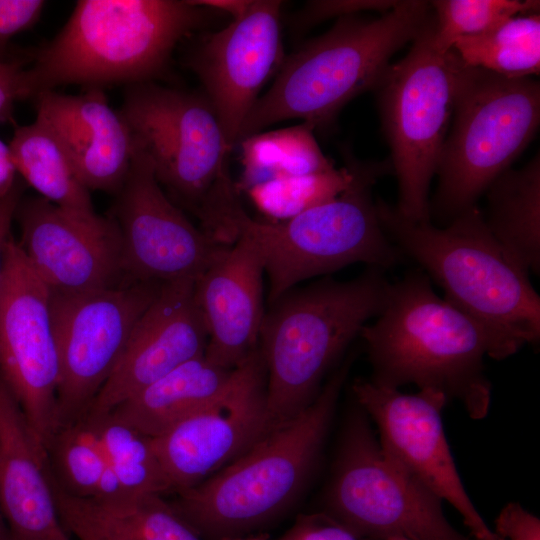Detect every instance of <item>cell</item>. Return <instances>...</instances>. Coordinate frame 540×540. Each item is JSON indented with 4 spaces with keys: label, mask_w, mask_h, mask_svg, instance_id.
Wrapping results in <instances>:
<instances>
[{
    "label": "cell",
    "mask_w": 540,
    "mask_h": 540,
    "mask_svg": "<svg viewBox=\"0 0 540 540\" xmlns=\"http://www.w3.org/2000/svg\"><path fill=\"white\" fill-rule=\"evenodd\" d=\"M36 118L66 150L81 183L89 191L117 194L132 162L134 145L120 111L101 88L79 95L46 91L35 97Z\"/></svg>",
    "instance_id": "obj_21"
},
{
    "label": "cell",
    "mask_w": 540,
    "mask_h": 540,
    "mask_svg": "<svg viewBox=\"0 0 540 540\" xmlns=\"http://www.w3.org/2000/svg\"><path fill=\"white\" fill-rule=\"evenodd\" d=\"M0 540H10L9 531L0 510Z\"/></svg>",
    "instance_id": "obj_41"
},
{
    "label": "cell",
    "mask_w": 540,
    "mask_h": 540,
    "mask_svg": "<svg viewBox=\"0 0 540 540\" xmlns=\"http://www.w3.org/2000/svg\"><path fill=\"white\" fill-rule=\"evenodd\" d=\"M360 336L374 383L436 390L457 400L472 419L487 416L491 384L483 360L504 359L500 346L482 324L440 298L423 270L390 285L376 321Z\"/></svg>",
    "instance_id": "obj_1"
},
{
    "label": "cell",
    "mask_w": 540,
    "mask_h": 540,
    "mask_svg": "<svg viewBox=\"0 0 540 540\" xmlns=\"http://www.w3.org/2000/svg\"><path fill=\"white\" fill-rule=\"evenodd\" d=\"M464 65L507 78L540 71V15H517L480 34L457 39L451 48Z\"/></svg>",
    "instance_id": "obj_29"
},
{
    "label": "cell",
    "mask_w": 540,
    "mask_h": 540,
    "mask_svg": "<svg viewBox=\"0 0 540 540\" xmlns=\"http://www.w3.org/2000/svg\"><path fill=\"white\" fill-rule=\"evenodd\" d=\"M264 273L257 245L240 234L195 280V300L208 335L204 355L212 363L235 369L258 346Z\"/></svg>",
    "instance_id": "obj_20"
},
{
    "label": "cell",
    "mask_w": 540,
    "mask_h": 540,
    "mask_svg": "<svg viewBox=\"0 0 540 540\" xmlns=\"http://www.w3.org/2000/svg\"><path fill=\"white\" fill-rule=\"evenodd\" d=\"M432 38L440 52L451 50L464 36L492 29L517 15L538 13L536 0H436L430 2Z\"/></svg>",
    "instance_id": "obj_32"
},
{
    "label": "cell",
    "mask_w": 540,
    "mask_h": 540,
    "mask_svg": "<svg viewBox=\"0 0 540 540\" xmlns=\"http://www.w3.org/2000/svg\"><path fill=\"white\" fill-rule=\"evenodd\" d=\"M194 5L208 10L229 14L233 20L238 19L249 9L252 0H190Z\"/></svg>",
    "instance_id": "obj_40"
},
{
    "label": "cell",
    "mask_w": 540,
    "mask_h": 540,
    "mask_svg": "<svg viewBox=\"0 0 540 540\" xmlns=\"http://www.w3.org/2000/svg\"><path fill=\"white\" fill-rule=\"evenodd\" d=\"M540 84L464 65L436 174L433 214L447 224L469 208L533 139Z\"/></svg>",
    "instance_id": "obj_8"
},
{
    "label": "cell",
    "mask_w": 540,
    "mask_h": 540,
    "mask_svg": "<svg viewBox=\"0 0 540 540\" xmlns=\"http://www.w3.org/2000/svg\"><path fill=\"white\" fill-rule=\"evenodd\" d=\"M346 165L330 171L274 180L248 191L253 202L265 214L286 220L310 208L328 202L354 179L350 155Z\"/></svg>",
    "instance_id": "obj_31"
},
{
    "label": "cell",
    "mask_w": 540,
    "mask_h": 540,
    "mask_svg": "<svg viewBox=\"0 0 540 540\" xmlns=\"http://www.w3.org/2000/svg\"><path fill=\"white\" fill-rule=\"evenodd\" d=\"M0 375L46 447L58 429L59 360L51 291L13 236L0 288Z\"/></svg>",
    "instance_id": "obj_13"
},
{
    "label": "cell",
    "mask_w": 540,
    "mask_h": 540,
    "mask_svg": "<svg viewBox=\"0 0 540 540\" xmlns=\"http://www.w3.org/2000/svg\"><path fill=\"white\" fill-rule=\"evenodd\" d=\"M350 159L354 179L334 199L278 222L244 216L240 234L249 236L260 251L269 304L308 278L352 263L386 270L403 260L382 229L372 199L373 185L391 163Z\"/></svg>",
    "instance_id": "obj_9"
},
{
    "label": "cell",
    "mask_w": 540,
    "mask_h": 540,
    "mask_svg": "<svg viewBox=\"0 0 540 540\" xmlns=\"http://www.w3.org/2000/svg\"><path fill=\"white\" fill-rule=\"evenodd\" d=\"M397 1H310L297 18L299 27H308L325 19L354 15L364 10H376L381 13L391 9Z\"/></svg>",
    "instance_id": "obj_35"
},
{
    "label": "cell",
    "mask_w": 540,
    "mask_h": 540,
    "mask_svg": "<svg viewBox=\"0 0 540 540\" xmlns=\"http://www.w3.org/2000/svg\"><path fill=\"white\" fill-rule=\"evenodd\" d=\"M390 285L384 270L369 266L355 279L323 278L269 304L258 347L274 426L290 421L314 400L328 369L381 312Z\"/></svg>",
    "instance_id": "obj_7"
},
{
    "label": "cell",
    "mask_w": 540,
    "mask_h": 540,
    "mask_svg": "<svg viewBox=\"0 0 540 540\" xmlns=\"http://www.w3.org/2000/svg\"><path fill=\"white\" fill-rule=\"evenodd\" d=\"M25 69L19 62L0 59V123L11 121L15 103L27 98Z\"/></svg>",
    "instance_id": "obj_37"
},
{
    "label": "cell",
    "mask_w": 540,
    "mask_h": 540,
    "mask_svg": "<svg viewBox=\"0 0 540 540\" xmlns=\"http://www.w3.org/2000/svg\"><path fill=\"white\" fill-rule=\"evenodd\" d=\"M494 523L501 540H540V519L517 502L506 504Z\"/></svg>",
    "instance_id": "obj_36"
},
{
    "label": "cell",
    "mask_w": 540,
    "mask_h": 540,
    "mask_svg": "<svg viewBox=\"0 0 540 540\" xmlns=\"http://www.w3.org/2000/svg\"><path fill=\"white\" fill-rule=\"evenodd\" d=\"M275 426L257 346L217 398L152 438L170 492L189 489L242 455Z\"/></svg>",
    "instance_id": "obj_15"
},
{
    "label": "cell",
    "mask_w": 540,
    "mask_h": 540,
    "mask_svg": "<svg viewBox=\"0 0 540 540\" xmlns=\"http://www.w3.org/2000/svg\"><path fill=\"white\" fill-rule=\"evenodd\" d=\"M234 371L202 355L177 367L110 412L154 438L222 394Z\"/></svg>",
    "instance_id": "obj_24"
},
{
    "label": "cell",
    "mask_w": 540,
    "mask_h": 540,
    "mask_svg": "<svg viewBox=\"0 0 540 540\" xmlns=\"http://www.w3.org/2000/svg\"><path fill=\"white\" fill-rule=\"evenodd\" d=\"M463 62L438 51L432 16L409 52L388 66L376 87L382 125L399 188L398 212L430 221L428 192L448 133Z\"/></svg>",
    "instance_id": "obj_10"
},
{
    "label": "cell",
    "mask_w": 540,
    "mask_h": 540,
    "mask_svg": "<svg viewBox=\"0 0 540 540\" xmlns=\"http://www.w3.org/2000/svg\"><path fill=\"white\" fill-rule=\"evenodd\" d=\"M441 502L387 453L366 413L355 410L327 487L328 513L357 537L473 540L448 522Z\"/></svg>",
    "instance_id": "obj_11"
},
{
    "label": "cell",
    "mask_w": 540,
    "mask_h": 540,
    "mask_svg": "<svg viewBox=\"0 0 540 540\" xmlns=\"http://www.w3.org/2000/svg\"><path fill=\"white\" fill-rule=\"evenodd\" d=\"M194 285L192 279L161 285L85 415L112 411L177 367L205 354L208 335Z\"/></svg>",
    "instance_id": "obj_19"
},
{
    "label": "cell",
    "mask_w": 540,
    "mask_h": 540,
    "mask_svg": "<svg viewBox=\"0 0 540 540\" xmlns=\"http://www.w3.org/2000/svg\"><path fill=\"white\" fill-rule=\"evenodd\" d=\"M204 12L190 0H80L25 69L26 97L63 85L151 82Z\"/></svg>",
    "instance_id": "obj_5"
},
{
    "label": "cell",
    "mask_w": 540,
    "mask_h": 540,
    "mask_svg": "<svg viewBox=\"0 0 540 540\" xmlns=\"http://www.w3.org/2000/svg\"><path fill=\"white\" fill-rule=\"evenodd\" d=\"M85 416L93 424L108 465L128 496L170 492L152 437L111 412Z\"/></svg>",
    "instance_id": "obj_30"
},
{
    "label": "cell",
    "mask_w": 540,
    "mask_h": 540,
    "mask_svg": "<svg viewBox=\"0 0 540 540\" xmlns=\"http://www.w3.org/2000/svg\"><path fill=\"white\" fill-rule=\"evenodd\" d=\"M279 540H358V537L329 513L300 516Z\"/></svg>",
    "instance_id": "obj_34"
},
{
    "label": "cell",
    "mask_w": 540,
    "mask_h": 540,
    "mask_svg": "<svg viewBox=\"0 0 540 540\" xmlns=\"http://www.w3.org/2000/svg\"><path fill=\"white\" fill-rule=\"evenodd\" d=\"M352 389L359 407L377 426L387 453L458 511L473 540H501L473 505L459 476L442 422L446 396L431 389L405 394L365 379L355 380Z\"/></svg>",
    "instance_id": "obj_16"
},
{
    "label": "cell",
    "mask_w": 540,
    "mask_h": 540,
    "mask_svg": "<svg viewBox=\"0 0 540 540\" xmlns=\"http://www.w3.org/2000/svg\"><path fill=\"white\" fill-rule=\"evenodd\" d=\"M50 481L60 521L78 540H201L162 495L80 498L63 490L51 469Z\"/></svg>",
    "instance_id": "obj_23"
},
{
    "label": "cell",
    "mask_w": 540,
    "mask_h": 540,
    "mask_svg": "<svg viewBox=\"0 0 540 540\" xmlns=\"http://www.w3.org/2000/svg\"><path fill=\"white\" fill-rule=\"evenodd\" d=\"M9 147L21 179L40 197L64 208L94 211L90 191L79 180L66 150L40 119L16 126Z\"/></svg>",
    "instance_id": "obj_26"
},
{
    "label": "cell",
    "mask_w": 540,
    "mask_h": 540,
    "mask_svg": "<svg viewBox=\"0 0 540 540\" xmlns=\"http://www.w3.org/2000/svg\"><path fill=\"white\" fill-rule=\"evenodd\" d=\"M380 224L403 256L415 260L444 299L482 324L503 358L540 338V298L529 273L499 244L473 206L444 228L412 221L379 199Z\"/></svg>",
    "instance_id": "obj_2"
},
{
    "label": "cell",
    "mask_w": 540,
    "mask_h": 540,
    "mask_svg": "<svg viewBox=\"0 0 540 540\" xmlns=\"http://www.w3.org/2000/svg\"><path fill=\"white\" fill-rule=\"evenodd\" d=\"M45 448L51 472L67 493L99 500L130 497L109 467L87 416L57 429Z\"/></svg>",
    "instance_id": "obj_28"
},
{
    "label": "cell",
    "mask_w": 540,
    "mask_h": 540,
    "mask_svg": "<svg viewBox=\"0 0 540 540\" xmlns=\"http://www.w3.org/2000/svg\"><path fill=\"white\" fill-rule=\"evenodd\" d=\"M119 111L167 196L216 242H236L247 213L230 173L233 148L208 99L144 82L128 86Z\"/></svg>",
    "instance_id": "obj_4"
},
{
    "label": "cell",
    "mask_w": 540,
    "mask_h": 540,
    "mask_svg": "<svg viewBox=\"0 0 540 540\" xmlns=\"http://www.w3.org/2000/svg\"><path fill=\"white\" fill-rule=\"evenodd\" d=\"M227 540H262V539H238V538H232Z\"/></svg>",
    "instance_id": "obj_43"
},
{
    "label": "cell",
    "mask_w": 540,
    "mask_h": 540,
    "mask_svg": "<svg viewBox=\"0 0 540 540\" xmlns=\"http://www.w3.org/2000/svg\"><path fill=\"white\" fill-rule=\"evenodd\" d=\"M282 5L252 0L244 15L206 37L189 60L232 148L262 86L284 61Z\"/></svg>",
    "instance_id": "obj_18"
},
{
    "label": "cell",
    "mask_w": 540,
    "mask_h": 540,
    "mask_svg": "<svg viewBox=\"0 0 540 540\" xmlns=\"http://www.w3.org/2000/svg\"><path fill=\"white\" fill-rule=\"evenodd\" d=\"M431 16L430 2L403 0L379 17H339L283 61L272 86L244 120L238 143L290 119L315 129L328 127L350 100L376 89L391 57L415 39Z\"/></svg>",
    "instance_id": "obj_3"
},
{
    "label": "cell",
    "mask_w": 540,
    "mask_h": 540,
    "mask_svg": "<svg viewBox=\"0 0 540 540\" xmlns=\"http://www.w3.org/2000/svg\"><path fill=\"white\" fill-rule=\"evenodd\" d=\"M19 177L13 189L0 200V288L5 270L7 246L12 238L11 227L20 201L23 198L24 184Z\"/></svg>",
    "instance_id": "obj_38"
},
{
    "label": "cell",
    "mask_w": 540,
    "mask_h": 540,
    "mask_svg": "<svg viewBox=\"0 0 540 540\" xmlns=\"http://www.w3.org/2000/svg\"><path fill=\"white\" fill-rule=\"evenodd\" d=\"M134 145L111 217L122 241L127 282L196 280L229 246L196 227L164 192L145 152Z\"/></svg>",
    "instance_id": "obj_14"
},
{
    "label": "cell",
    "mask_w": 540,
    "mask_h": 540,
    "mask_svg": "<svg viewBox=\"0 0 540 540\" xmlns=\"http://www.w3.org/2000/svg\"><path fill=\"white\" fill-rule=\"evenodd\" d=\"M18 179L9 144L0 139V200L10 193Z\"/></svg>",
    "instance_id": "obj_39"
},
{
    "label": "cell",
    "mask_w": 540,
    "mask_h": 540,
    "mask_svg": "<svg viewBox=\"0 0 540 540\" xmlns=\"http://www.w3.org/2000/svg\"><path fill=\"white\" fill-rule=\"evenodd\" d=\"M45 5L42 0H0V59L15 35L36 24Z\"/></svg>",
    "instance_id": "obj_33"
},
{
    "label": "cell",
    "mask_w": 540,
    "mask_h": 540,
    "mask_svg": "<svg viewBox=\"0 0 540 540\" xmlns=\"http://www.w3.org/2000/svg\"><path fill=\"white\" fill-rule=\"evenodd\" d=\"M386 540H409V539L403 538V537H391V538H388Z\"/></svg>",
    "instance_id": "obj_42"
},
{
    "label": "cell",
    "mask_w": 540,
    "mask_h": 540,
    "mask_svg": "<svg viewBox=\"0 0 540 540\" xmlns=\"http://www.w3.org/2000/svg\"><path fill=\"white\" fill-rule=\"evenodd\" d=\"M483 218L491 234L528 273L540 271V156L508 169L485 191Z\"/></svg>",
    "instance_id": "obj_25"
},
{
    "label": "cell",
    "mask_w": 540,
    "mask_h": 540,
    "mask_svg": "<svg viewBox=\"0 0 540 540\" xmlns=\"http://www.w3.org/2000/svg\"><path fill=\"white\" fill-rule=\"evenodd\" d=\"M353 356L314 400L171 503L198 536L227 540L268 523L302 492L318 460Z\"/></svg>",
    "instance_id": "obj_6"
},
{
    "label": "cell",
    "mask_w": 540,
    "mask_h": 540,
    "mask_svg": "<svg viewBox=\"0 0 540 540\" xmlns=\"http://www.w3.org/2000/svg\"><path fill=\"white\" fill-rule=\"evenodd\" d=\"M307 122L286 128L259 132L242 139V173L238 191L284 178L323 173L335 168L322 152Z\"/></svg>",
    "instance_id": "obj_27"
},
{
    "label": "cell",
    "mask_w": 540,
    "mask_h": 540,
    "mask_svg": "<svg viewBox=\"0 0 540 540\" xmlns=\"http://www.w3.org/2000/svg\"><path fill=\"white\" fill-rule=\"evenodd\" d=\"M15 219L24 255L52 293L79 294L127 282L116 221L60 207L40 196L22 198Z\"/></svg>",
    "instance_id": "obj_17"
},
{
    "label": "cell",
    "mask_w": 540,
    "mask_h": 540,
    "mask_svg": "<svg viewBox=\"0 0 540 540\" xmlns=\"http://www.w3.org/2000/svg\"><path fill=\"white\" fill-rule=\"evenodd\" d=\"M0 510L10 540H71L57 512L46 448L1 375Z\"/></svg>",
    "instance_id": "obj_22"
},
{
    "label": "cell",
    "mask_w": 540,
    "mask_h": 540,
    "mask_svg": "<svg viewBox=\"0 0 540 540\" xmlns=\"http://www.w3.org/2000/svg\"><path fill=\"white\" fill-rule=\"evenodd\" d=\"M162 284L130 282L79 293L51 292L59 360L58 429L82 418L116 367L137 321Z\"/></svg>",
    "instance_id": "obj_12"
}]
</instances>
